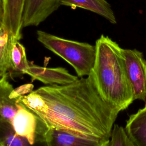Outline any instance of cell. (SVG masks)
Instances as JSON below:
<instances>
[{"instance_id":"9","label":"cell","mask_w":146,"mask_h":146,"mask_svg":"<svg viewBox=\"0 0 146 146\" xmlns=\"http://www.w3.org/2000/svg\"><path fill=\"white\" fill-rule=\"evenodd\" d=\"M25 1V0H3V28L13 39L17 40L22 38Z\"/></svg>"},{"instance_id":"8","label":"cell","mask_w":146,"mask_h":146,"mask_svg":"<svg viewBox=\"0 0 146 146\" xmlns=\"http://www.w3.org/2000/svg\"><path fill=\"white\" fill-rule=\"evenodd\" d=\"M11 124L15 132L25 139L30 145L36 142L38 120L35 114L22 103L17 101V110Z\"/></svg>"},{"instance_id":"1","label":"cell","mask_w":146,"mask_h":146,"mask_svg":"<svg viewBox=\"0 0 146 146\" xmlns=\"http://www.w3.org/2000/svg\"><path fill=\"white\" fill-rule=\"evenodd\" d=\"M43 100L30 110L38 123L109 143L111 130L120 112L100 96L89 76L65 85H48L35 90Z\"/></svg>"},{"instance_id":"18","label":"cell","mask_w":146,"mask_h":146,"mask_svg":"<svg viewBox=\"0 0 146 146\" xmlns=\"http://www.w3.org/2000/svg\"><path fill=\"white\" fill-rule=\"evenodd\" d=\"M3 18H4L3 0H0V29L3 27Z\"/></svg>"},{"instance_id":"13","label":"cell","mask_w":146,"mask_h":146,"mask_svg":"<svg viewBox=\"0 0 146 146\" xmlns=\"http://www.w3.org/2000/svg\"><path fill=\"white\" fill-rule=\"evenodd\" d=\"M27 140L18 136L11 123L0 115V146L30 145Z\"/></svg>"},{"instance_id":"5","label":"cell","mask_w":146,"mask_h":146,"mask_svg":"<svg viewBox=\"0 0 146 146\" xmlns=\"http://www.w3.org/2000/svg\"><path fill=\"white\" fill-rule=\"evenodd\" d=\"M36 141L48 146H103L98 140L63 129L47 128L38 123Z\"/></svg>"},{"instance_id":"11","label":"cell","mask_w":146,"mask_h":146,"mask_svg":"<svg viewBox=\"0 0 146 146\" xmlns=\"http://www.w3.org/2000/svg\"><path fill=\"white\" fill-rule=\"evenodd\" d=\"M125 129L135 146H146V106L129 116Z\"/></svg>"},{"instance_id":"2","label":"cell","mask_w":146,"mask_h":146,"mask_svg":"<svg viewBox=\"0 0 146 146\" xmlns=\"http://www.w3.org/2000/svg\"><path fill=\"white\" fill-rule=\"evenodd\" d=\"M95 46V60L88 76L105 102L120 111H123L135 100L123 48L104 35L96 40Z\"/></svg>"},{"instance_id":"16","label":"cell","mask_w":146,"mask_h":146,"mask_svg":"<svg viewBox=\"0 0 146 146\" xmlns=\"http://www.w3.org/2000/svg\"><path fill=\"white\" fill-rule=\"evenodd\" d=\"M107 146H135L125 128L114 124Z\"/></svg>"},{"instance_id":"14","label":"cell","mask_w":146,"mask_h":146,"mask_svg":"<svg viewBox=\"0 0 146 146\" xmlns=\"http://www.w3.org/2000/svg\"><path fill=\"white\" fill-rule=\"evenodd\" d=\"M29 65L26 49L19 40H14L11 50V70L13 72L25 74Z\"/></svg>"},{"instance_id":"3","label":"cell","mask_w":146,"mask_h":146,"mask_svg":"<svg viewBox=\"0 0 146 146\" xmlns=\"http://www.w3.org/2000/svg\"><path fill=\"white\" fill-rule=\"evenodd\" d=\"M36 34L38 40L71 65L78 77L90 74L95 60V46L63 38L42 30H38Z\"/></svg>"},{"instance_id":"12","label":"cell","mask_w":146,"mask_h":146,"mask_svg":"<svg viewBox=\"0 0 146 146\" xmlns=\"http://www.w3.org/2000/svg\"><path fill=\"white\" fill-rule=\"evenodd\" d=\"M13 89L7 79L0 83V115L11 123L17 110L18 99L10 97Z\"/></svg>"},{"instance_id":"7","label":"cell","mask_w":146,"mask_h":146,"mask_svg":"<svg viewBox=\"0 0 146 146\" xmlns=\"http://www.w3.org/2000/svg\"><path fill=\"white\" fill-rule=\"evenodd\" d=\"M60 6L59 0H25L23 28L37 26Z\"/></svg>"},{"instance_id":"6","label":"cell","mask_w":146,"mask_h":146,"mask_svg":"<svg viewBox=\"0 0 146 146\" xmlns=\"http://www.w3.org/2000/svg\"><path fill=\"white\" fill-rule=\"evenodd\" d=\"M25 74L30 76L32 80H37L47 85H65L79 79L78 76L71 74L63 67H42L30 62Z\"/></svg>"},{"instance_id":"19","label":"cell","mask_w":146,"mask_h":146,"mask_svg":"<svg viewBox=\"0 0 146 146\" xmlns=\"http://www.w3.org/2000/svg\"><path fill=\"white\" fill-rule=\"evenodd\" d=\"M8 74H0V83L6 79H7Z\"/></svg>"},{"instance_id":"15","label":"cell","mask_w":146,"mask_h":146,"mask_svg":"<svg viewBox=\"0 0 146 146\" xmlns=\"http://www.w3.org/2000/svg\"><path fill=\"white\" fill-rule=\"evenodd\" d=\"M14 40L3 27L0 29V74L10 71L11 50Z\"/></svg>"},{"instance_id":"10","label":"cell","mask_w":146,"mask_h":146,"mask_svg":"<svg viewBox=\"0 0 146 146\" xmlns=\"http://www.w3.org/2000/svg\"><path fill=\"white\" fill-rule=\"evenodd\" d=\"M59 2L60 6L82 8L104 17L112 24L116 23L114 12L106 0H59Z\"/></svg>"},{"instance_id":"4","label":"cell","mask_w":146,"mask_h":146,"mask_svg":"<svg viewBox=\"0 0 146 146\" xmlns=\"http://www.w3.org/2000/svg\"><path fill=\"white\" fill-rule=\"evenodd\" d=\"M128 76L132 86L134 100L146 102V59L136 49H124Z\"/></svg>"},{"instance_id":"17","label":"cell","mask_w":146,"mask_h":146,"mask_svg":"<svg viewBox=\"0 0 146 146\" xmlns=\"http://www.w3.org/2000/svg\"><path fill=\"white\" fill-rule=\"evenodd\" d=\"M34 86L31 84H24L16 88H14L10 94V97L18 99L20 97L27 95L33 91Z\"/></svg>"}]
</instances>
